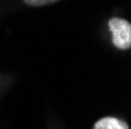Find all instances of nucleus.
Segmentation results:
<instances>
[{
  "mask_svg": "<svg viewBox=\"0 0 131 129\" xmlns=\"http://www.w3.org/2000/svg\"><path fill=\"white\" fill-rule=\"evenodd\" d=\"M108 25L112 34V44L120 50L129 48L131 47V23L125 19L112 17Z\"/></svg>",
  "mask_w": 131,
  "mask_h": 129,
  "instance_id": "obj_1",
  "label": "nucleus"
},
{
  "mask_svg": "<svg viewBox=\"0 0 131 129\" xmlns=\"http://www.w3.org/2000/svg\"><path fill=\"white\" fill-rule=\"evenodd\" d=\"M94 129H128V124L116 117H105L95 123Z\"/></svg>",
  "mask_w": 131,
  "mask_h": 129,
  "instance_id": "obj_2",
  "label": "nucleus"
},
{
  "mask_svg": "<svg viewBox=\"0 0 131 129\" xmlns=\"http://www.w3.org/2000/svg\"><path fill=\"white\" fill-rule=\"evenodd\" d=\"M24 2L27 5H30V6H45V5L58 2V0H24Z\"/></svg>",
  "mask_w": 131,
  "mask_h": 129,
  "instance_id": "obj_3",
  "label": "nucleus"
}]
</instances>
